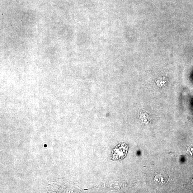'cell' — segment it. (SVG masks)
<instances>
[{"mask_svg": "<svg viewBox=\"0 0 193 193\" xmlns=\"http://www.w3.org/2000/svg\"><path fill=\"white\" fill-rule=\"evenodd\" d=\"M128 149V145L126 143H122L118 144L112 152V160L117 161L124 158L126 155Z\"/></svg>", "mask_w": 193, "mask_h": 193, "instance_id": "obj_1", "label": "cell"}]
</instances>
